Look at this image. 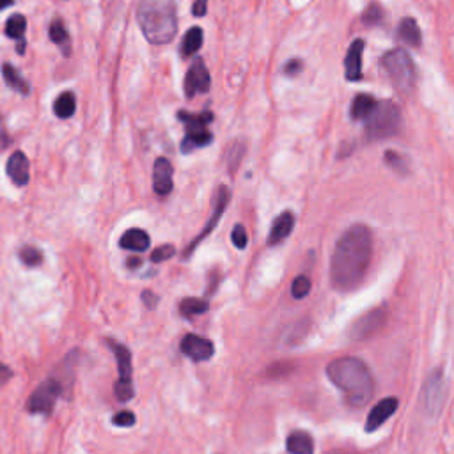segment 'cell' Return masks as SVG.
<instances>
[{
	"mask_svg": "<svg viewBox=\"0 0 454 454\" xmlns=\"http://www.w3.org/2000/svg\"><path fill=\"white\" fill-rule=\"evenodd\" d=\"M14 0H0V11L5 8H9V5H13Z\"/></svg>",
	"mask_w": 454,
	"mask_h": 454,
	"instance_id": "obj_45",
	"label": "cell"
},
{
	"mask_svg": "<svg viewBox=\"0 0 454 454\" xmlns=\"http://www.w3.org/2000/svg\"><path fill=\"white\" fill-rule=\"evenodd\" d=\"M373 257V235L364 224L348 227L335 243L330 280L339 291H352L364 280Z\"/></svg>",
	"mask_w": 454,
	"mask_h": 454,
	"instance_id": "obj_1",
	"label": "cell"
},
{
	"mask_svg": "<svg viewBox=\"0 0 454 454\" xmlns=\"http://www.w3.org/2000/svg\"><path fill=\"white\" fill-rule=\"evenodd\" d=\"M25 29H27V20L25 16L20 13L13 14V16L5 22V36L11 39H22L23 34H25Z\"/></svg>",
	"mask_w": 454,
	"mask_h": 454,
	"instance_id": "obj_31",
	"label": "cell"
},
{
	"mask_svg": "<svg viewBox=\"0 0 454 454\" xmlns=\"http://www.w3.org/2000/svg\"><path fill=\"white\" fill-rule=\"evenodd\" d=\"M172 174H174V169H172V163L167 158H156L153 165V189L154 192L158 193L160 198H165L174 189V181H172Z\"/></svg>",
	"mask_w": 454,
	"mask_h": 454,
	"instance_id": "obj_14",
	"label": "cell"
},
{
	"mask_svg": "<svg viewBox=\"0 0 454 454\" xmlns=\"http://www.w3.org/2000/svg\"><path fill=\"white\" fill-rule=\"evenodd\" d=\"M9 144H11V141H9V135L4 128V119L0 117V147H8Z\"/></svg>",
	"mask_w": 454,
	"mask_h": 454,
	"instance_id": "obj_42",
	"label": "cell"
},
{
	"mask_svg": "<svg viewBox=\"0 0 454 454\" xmlns=\"http://www.w3.org/2000/svg\"><path fill=\"white\" fill-rule=\"evenodd\" d=\"M181 353L193 362H206L215 353V346L210 339L198 334H187L181 341Z\"/></svg>",
	"mask_w": 454,
	"mask_h": 454,
	"instance_id": "obj_12",
	"label": "cell"
},
{
	"mask_svg": "<svg viewBox=\"0 0 454 454\" xmlns=\"http://www.w3.org/2000/svg\"><path fill=\"white\" fill-rule=\"evenodd\" d=\"M326 377L344 396L348 407L362 408L374 394L373 374L364 360L341 357L326 366Z\"/></svg>",
	"mask_w": 454,
	"mask_h": 454,
	"instance_id": "obj_2",
	"label": "cell"
},
{
	"mask_svg": "<svg viewBox=\"0 0 454 454\" xmlns=\"http://www.w3.org/2000/svg\"><path fill=\"white\" fill-rule=\"evenodd\" d=\"M108 344L112 346V352L116 357L117 362V371H119V378L116 381V398L119 399L121 403H128L130 399L135 396V389H133V381H132V353H130L128 348L121 343H114V341H108Z\"/></svg>",
	"mask_w": 454,
	"mask_h": 454,
	"instance_id": "obj_7",
	"label": "cell"
},
{
	"mask_svg": "<svg viewBox=\"0 0 454 454\" xmlns=\"http://www.w3.org/2000/svg\"><path fill=\"white\" fill-rule=\"evenodd\" d=\"M75 110H77V99H75L73 93L66 91V93L57 96L56 103H53V112H56L57 117L69 119L75 114Z\"/></svg>",
	"mask_w": 454,
	"mask_h": 454,
	"instance_id": "obj_26",
	"label": "cell"
},
{
	"mask_svg": "<svg viewBox=\"0 0 454 454\" xmlns=\"http://www.w3.org/2000/svg\"><path fill=\"white\" fill-rule=\"evenodd\" d=\"M11 378H13V369L0 362V385H5Z\"/></svg>",
	"mask_w": 454,
	"mask_h": 454,
	"instance_id": "obj_41",
	"label": "cell"
},
{
	"mask_svg": "<svg viewBox=\"0 0 454 454\" xmlns=\"http://www.w3.org/2000/svg\"><path fill=\"white\" fill-rule=\"evenodd\" d=\"M202 41H204V32H202L201 27H192V29L184 34L183 43H181V56L187 59V57L195 56L199 50L202 48Z\"/></svg>",
	"mask_w": 454,
	"mask_h": 454,
	"instance_id": "obj_25",
	"label": "cell"
},
{
	"mask_svg": "<svg viewBox=\"0 0 454 454\" xmlns=\"http://www.w3.org/2000/svg\"><path fill=\"white\" fill-rule=\"evenodd\" d=\"M362 53H364V41L355 39L350 45V50L344 59V71H346V78L350 82H357L362 78Z\"/></svg>",
	"mask_w": 454,
	"mask_h": 454,
	"instance_id": "obj_16",
	"label": "cell"
},
{
	"mask_svg": "<svg viewBox=\"0 0 454 454\" xmlns=\"http://www.w3.org/2000/svg\"><path fill=\"white\" fill-rule=\"evenodd\" d=\"M229 199H231V192H229V189L227 187H219V190H217V193H215V201H213V213H211L210 220L206 222L204 229H202L201 232H199V236L195 238V240L192 241V243L187 247V250H184V259L187 257H190L193 254V250H195V247H198L199 243H201L202 240H204L206 236H210V232L213 231L215 227H217V224H219V220L222 219L224 211H226L227 204H229Z\"/></svg>",
	"mask_w": 454,
	"mask_h": 454,
	"instance_id": "obj_10",
	"label": "cell"
},
{
	"mask_svg": "<svg viewBox=\"0 0 454 454\" xmlns=\"http://www.w3.org/2000/svg\"><path fill=\"white\" fill-rule=\"evenodd\" d=\"M381 20H383V11H381L380 4H377V2L369 4L368 8L364 9V13H362V23H364V25H380Z\"/></svg>",
	"mask_w": 454,
	"mask_h": 454,
	"instance_id": "obj_33",
	"label": "cell"
},
{
	"mask_svg": "<svg viewBox=\"0 0 454 454\" xmlns=\"http://www.w3.org/2000/svg\"><path fill=\"white\" fill-rule=\"evenodd\" d=\"M381 64L385 68L396 89H399L405 95L411 93L416 86V64L408 56V51L401 50V48L387 51L385 56L381 57Z\"/></svg>",
	"mask_w": 454,
	"mask_h": 454,
	"instance_id": "obj_5",
	"label": "cell"
},
{
	"mask_svg": "<svg viewBox=\"0 0 454 454\" xmlns=\"http://www.w3.org/2000/svg\"><path fill=\"white\" fill-rule=\"evenodd\" d=\"M245 151H247V144L243 141H232L231 146L227 147L226 153V162H227V171L229 174H236L238 167H240L241 160L245 156Z\"/></svg>",
	"mask_w": 454,
	"mask_h": 454,
	"instance_id": "obj_27",
	"label": "cell"
},
{
	"mask_svg": "<svg viewBox=\"0 0 454 454\" xmlns=\"http://www.w3.org/2000/svg\"><path fill=\"white\" fill-rule=\"evenodd\" d=\"M206 11H208V0H195L192 5V14L193 16H204Z\"/></svg>",
	"mask_w": 454,
	"mask_h": 454,
	"instance_id": "obj_40",
	"label": "cell"
},
{
	"mask_svg": "<svg viewBox=\"0 0 454 454\" xmlns=\"http://www.w3.org/2000/svg\"><path fill=\"white\" fill-rule=\"evenodd\" d=\"M151 238L144 229H128L125 235L121 236L119 247L132 252H144L150 249Z\"/></svg>",
	"mask_w": 454,
	"mask_h": 454,
	"instance_id": "obj_18",
	"label": "cell"
},
{
	"mask_svg": "<svg viewBox=\"0 0 454 454\" xmlns=\"http://www.w3.org/2000/svg\"><path fill=\"white\" fill-rule=\"evenodd\" d=\"M178 119L181 121L187 128V132H193V130H206L211 121H213V114L210 110H202L201 114H190L187 110L178 112Z\"/></svg>",
	"mask_w": 454,
	"mask_h": 454,
	"instance_id": "obj_23",
	"label": "cell"
},
{
	"mask_svg": "<svg viewBox=\"0 0 454 454\" xmlns=\"http://www.w3.org/2000/svg\"><path fill=\"white\" fill-rule=\"evenodd\" d=\"M25 39H18V45H16V51H18V56H23V53H25Z\"/></svg>",
	"mask_w": 454,
	"mask_h": 454,
	"instance_id": "obj_44",
	"label": "cell"
},
{
	"mask_svg": "<svg viewBox=\"0 0 454 454\" xmlns=\"http://www.w3.org/2000/svg\"><path fill=\"white\" fill-rule=\"evenodd\" d=\"M311 291V278L307 275H298L291 284V295L296 300H302Z\"/></svg>",
	"mask_w": 454,
	"mask_h": 454,
	"instance_id": "obj_34",
	"label": "cell"
},
{
	"mask_svg": "<svg viewBox=\"0 0 454 454\" xmlns=\"http://www.w3.org/2000/svg\"><path fill=\"white\" fill-rule=\"evenodd\" d=\"M398 408H399L398 398H385L381 399V401H378V403L371 408L368 419H366V425H364L366 433L377 431L381 425H385L387 420L394 416L396 411H398Z\"/></svg>",
	"mask_w": 454,
	"mask_h": 454,
	"instance_id": "obj_13",
	"label": "cell"
},
{
	"mask_svg": "<svg viewBox=\"0 0 454 454\" xmlns=\"http://www.w3.org/2000/svg\"><path fill=\"white\" fill-rule=\"evenodd\" d=\"M48 34H50V39L53 41V43L59 45L60 50H62V53H64V56H69L71 48H69V34H68V30H66L64 23L60 22V20L51 22Z\"/></svg>",
	"mask_w": 454,
	"mask_h": 454,
	"instance_id": "obj_28",
	"label": "cell"
},
{
	"mask_svg": "<svg viewBox=\"0 0 454 454\" xmlns=\"http://www.w3.org/2000/svg\"><path fill=\"white\" fill-rule=\"evenodd\" d=\"M231 241L235 243L236 249H240V250L245 249L247 243H249V235H247V231H245V227L241 226V224H236V226L232 227Z\"/></svg>",
	"mask_w": 454,
	"mask_h": 454,
	"instance_id": "obj_35",
	"label": "cell"
},
{
	"mask_svg": "<svg viewBox=\"0 0 454 454\" xmlns=\"http://www.w3.org/2000/svg\"><path fill=\"white\" fill-rule=\"evenodd\" d=\"M141 298L147 309H154L156 305H158V295H156L154 291H150V289H144Z\"/></svg>",
	"mask_w": 454,
	"mask_h": 454,
	"instance_id": "obj_39",
	"label": "cell"
},
{
	"mask_svg": "<svg viewBox=\"0 0 454 454\" xmlns=\"http://www.w3.org/2000/svg\"><path fill=\"white\" fill-rule=\"evenodd\" d=\"M302 69H304V60L302 59H291L284 64V73L287 77H295V75L300 73Z\"/></svg>",
	"mask_w": 454,
	"mask_h": 454,
	"instance_id": "obj_38",
	"label": "cell"
},
{
	"mask_svg": "<svg viewBox=\"0 0 454 454\" xmlns=\"http://www.w3.org/2000/svg\"><path fill=\"white\" fill-rule=\"evenodd\" d=\"M62 381L57 378H48L45 380L38 389L30 394L29 401H27V410L30 414H41V416H50L53 410V405L62 394Z\"/></svg>",
	"mask_w": 454,
	"mask_h": 454,
	"instance_id": "obj_8",
	"label": "cell"
},
{
	"mask_svg": "<svg viewBox=\"0 0 454 454\" xmlns=\"http://www.w3.org/2000/svg\"><path fill=\"white\" fill-rule=\"evenodd\" d=\"M293 227H295V215H293V211H283L272 224L270 235H268V245L275 247V245L283 243L287 236L291 235Z\"/></svg>",
	"mask_w": 454,
	"mask_h": 454,
	"instance_id": "obj_17",
	"label": "cell"
},
{
	"mask_svg": "<svg viewBox=\"0 0 454 454\" xmlns=\"http://www.w3.org/2000/svg\"><path fill=\"white\" fill-rule=\"evenodd\" d=\"M339 454H346V453H339Z\"/></svg>",
	"mask_w": 454,
	"mask_h": 454,
	"instance_id": "obj_47",
	"label": "cell"
},
{
	"mask_svg": "<svg viewBox=\"0 0 454 454\" xmlns=\"http://www.w3.org/2000/svg\"><path fill=\"white\" fill-rule=\"evenodd\" d=\"M401 128V114L394 103L385 99L378 101L374 110L366 119V137L369 141L394 137Z\"/></svg>",
	"mask_w": 454,
	"mask_h": 454,
	"instance_id": "obj_4",
	"label": "cell"
},
{
	"mask_svg": "<svg viewBox=\"0 0 454 454\" xmlns=\"http://www.w3.org/2000/svg\"><path fill=\"white\" fill-rule=\"evenodd\" d=\"M174 254H176V249H174L172 245H160L158 249H154L153 254H151V261L163 263L167 261V259H171Z\"/></svg>",
	"mask_w": 454,
	"mask_h": 454,
	"instance_id": "obj_37",
	"label": "cell"
},
{
	"mask_svg": "<svg viewBox=\"0 0 454 454\" xmlns=\"http://www.w3.org/2000/svg\"><path fill=\"white\" fill-rule=\"evenodd\" d=\"M398 36L408 47H420V41H422V34H420L419 25H417L416 20L410 16L403 18V20L399 22Z\"/></svg>",
	"mask_w": 454,
	"mask_h": 454,
	"instance_id": "obj_21",
	"label": "cell"
},
{
	"mask_svg": "<svg viewBox=\"0 0 454 454\" xmlns=\"http://www.w3.org/2000/svg\"><path fill=\"white\" fill-rule=\"evenodd\" d=\"M377 99L371 95H357L352 101V107H350V114H352V119L362 121L368 119L369 114L374 110L377 107Z\"/></svg>",
	"mask_w": 454,
	"mask_h": 454,
	"instance_id": "obj_24",
	"label": "cell"
},
{
	"mask_svg": "<svg viewBox=\"0 0 454 454\" xmlns=\"http://www.w3.org/2000/svg\"><path fill=\"white\" fill-rule=\"evenodd\" d=\"M137 22L150 43H171L178 32L176 0H141Z\"/></svg>",
	"mask_w": 454,
	"mask_h": 454,
	"instance_id": "obj_3",
	"label": "cell"
},
{
	"mask_svg": "<svg viewBox=\"0 0 454 454\" xmlns=\"http://www.w3.org/2000/svg\"><path fill=\"white\" fill-rule=\"evenodd\" d=\"M220 277L219 275L211 274V283H210V287H208V295H213L215 293V287H217V284H219Z\"/></svg>",
	"mask_w": 454,
	"mask_h": 454,
	"instance_id": "obj_43",
	"label": "cell"
},
{
	"mask_svg": "<svg viewBox=\"0 0 454 454\" xmlns=\"http://www.w3.org/2000/svg\"><path fill=\"white\" fill-rule=\"evenodd\" d=\"M383 158H385L387 165H389V167L392 169L396 174H399V176H407L408 172H410V162H408V158L405 156V154L396 153V151L389 150V151H385Z\"/></svg>",
	"mask_w": 454,
	"mask_h": 454,
	"instance_id": "obj_29",
	"label": "cell"
},
{
	"mask_svg": "<svg viewBox=\"0 0 454 454\" xmlns=\"http://www.w3.org/2000/svg\"><path fill=\"white\" fill-rule=\"evenodd\" d=\"M446 401V380L442 374V369H433L426 377L420 394V405L428 419H437Z\"/></svg>",
	"mask_w": 454,
	"mask_h": 454,
	"instance_id": "obj_6",
	"label": "cell"
},
{
	"mask_svg": "<svg viewBox=\"0 0 454 454\" xmlns=\"http://www.w3.org/2000/svg\"><path fill=\"white\" fill-rule=\"evenodd\" d=\"M5 172L8 176L11 178L16 187H25L30 180V172H29V158L25 156V153L22 151H14L8 160V165H5Z\"/></svg>",
	"mask_w": 454,
	"mask_h": 454,
	"instance_id": "obj_15",
	"label": "cell"
},
{
	"mask_svg": "<svg viewBox=\"0 0 454 454\" xmlns=\"http://www.w3.org/2000/svg\"><path fill=\"white\" fill-rule=\"evenodd\" d=\"M210 71L206 68L204 60L198 57L189 68V71H187V77H184V96L192 99L193 96L206 95L210 91Z\"/></svg>",
	"mask_w": 454,
	"mask_h": 454,
	"instance_id": "obj_11",
	"label": "cell"
},
{
	"mask_svg": "<svg viewBox=\"0 0 454 454\" xmlns=\"http://www.w3.org/2000/svg\"><path fill=\"white\" fill-rule=\"evenodd\" d=\"M210 309L208 300H202V298H184L180 304V313L184 318H192L199 316V314L206 313Z\"/></svg>",
	"mask_w": 454,
	"mask_h": 454,
	"instance_id": "obj_30",
	"label": "cell"
},
{
	"mask_svg": "<svg viewBox=\"0 0 454 454\" xmlns=\"http://www.w3.org/2000/svg\"><path fill=\"white\" fill-rule=\"evenodd\" d=\"M213 142V133L210 130H193V132H187L183 142H181V151L184 154L192 153V151L199 150V147L210 146Z\"/></svg>",
	"mask_w": 454,
	"mask_h": 454,
	"instance_id": "obj_20",
	"label": "cell"
},
{
	"mask_svg": "<svg viewBox=\"0 0 454 454\" xmlns=\"http://www.w3.org/2000/svg\"><path fill=\"white\" fill-rule=\"evenodd\" d=\"M2 77H4L5 86H8L9 89L16 91L18 95L27 96L30 93L29 82H27L22 75L18 73L16 68H14L13 64H9V62H4V64H2Z\"/></svg>",
	"mask_w": 454,
	"mask_h": 454,
	"instance_id": "obj_22",
	"label": "cell"
},
{
	"mask_svg": "<svg viewBox=\"0 0 454 454\" xmlns=\"http://www.w3.org/2000/svg\"><path fill=\"white\" fill-rule=\"evenodd\" d=\"M20 259L25 266H39L43 263V252L38 249V247H30V245H25L22 250H20Z\"/></svg>",
	"mask_w": 454,
	"mask_h": 454,
	"instance_id": "obj_32",
	"label": "cell"
},
{
	"mask_svg": "<svg viewBox=\"0 0 454 454\" xmlns=\"http://www.w3.org/2000/svg\"><path fill=\"white\" fill-rule=\"evenodd\" d=\"M112 422L116 426H119V428H132V426L137 422V419H135V414H133V411L121 410L114 416Z\"/></svg>",
	"mask_w": 454,
	"mask_h": 454,
	"instance_id": "obj_36",
	"label": "cell"
},
{
	"mask_svg": "<svg viewBox=\"0 0 454 454\" xmlns=\"http://www.w3.org/2000/svg\"><path fill=\"white\" fill-rule=\"evenodd\" d=\"M289 454H314V438L307 431H293L286 440Z\"/></svg>",
	"mask_w": 454,
	"mask_h": 454,
	"instance_id": "obj_19",
	"label": "cell"
},
{
	"mask_svg": "<svg viewBox=\"0 0 454 454\" xmlns=\"http://www.w3.org/2000/svg\"><path fill=\"white\" fill-rule=\"evenodd\" d=\"M128 263H130V266H132V268H133V266L141 265V259H128Z\"/></svg>",
	"mask_w": 454,
	"mask_h": 454,
	"instance_id": "obj_46",
	"label": "cell"
},
{
	"mask_svg": "<svg viewBox=\"0 0 454 454\" xmlns=\"http://www.w3.org/2000/svg\"><path fill=\"white\" fill-rule=\"evenodd\" d=\"M387 318H389V309L385 305H380V307L373 309V311H369L362 318H359L353 323L350 335L355 341H364V339L373 337L374 334H378L383 328V325L387 323Z\"/></svg>",
	"mask_w": 454,
	"mask_h": 454,
	"instance_id": "obj_9",
	"label": "cell"
}]
</instances>
